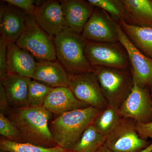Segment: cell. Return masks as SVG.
I'll return each instance as SVG.
<instances>
[{
    "label": "cell",
    "mask_w": 152,
    "mask_h": 152,
    "mask_svg": "<svg viewBox=\"0 0 152 152\" xmlns=\"http://www.w3.org/2000/svg\"><path fill=\"white\" fill-rule=\"evenodd\" d=\"M70 75L58 61H40L31 79L53 88L68 87Z\"/></svg>",
    "instance_id": "15"
},
{
    "label": "cell",
    "mask_w": 152,
    "mask_h": 152,
    "mask_svg": "<svg viewBox=\"0 0 152 152\" xmlns=\"http://www.w3.org/2000/svg\"><path fill=\"white\" fill-rule=\"evenodd\" d=\"M8 41L0 37V81L4 80L9 74L7 56V47Z\"/></svg>",
    "instance_id": "27"
},
{
    "label": "cell",
    "mask_w": 152,
    "mask_h": 152,
    "mask_svg": "<svg viewBox=\"0 0 152 152\" xmlns=\"http://www.w3.org/2000/svg\"><path fill=\"white\" fill-rule=\"evenodd\" d=\"M10 152L7 151H2V150H1V152Z\"/></svg>",
    "instance_id": "34"
},
{
    "label": "cell",
    "mask_w": 152,
    "mask_h": 152,
    "mask_svg": "<svg viewBox=\"0 0 152 152\" xmlns=\"http://www.w3.org/2000/svg\"><path fill=\"white\" fill-rule=\"evenodd\" d=\"M94 7L105 11L118 22L125 21L127 23L128 15L121 0H88Z\"/></svg>",
    "instance_id": "24"
},
{
    "label": "cell",
    "mask_w": 152,
    "mask_h": 152,
    "mask_svg": "<svg viewBox=\"0 0 152 152\" xmlns=\"http://www.w3.org/2000/svg\"><path fill=\"white\" fill-rule=\"evenodd\" d=\"M3 2L9 5L20 9L29 15H34L39 1L34 0H4Z\"/></svg>",
    "instance_id": "28"
},
{
    "label": "cell",
    "mask_w": 152,
    "mask_h": 152,
    "mask_svg": "<svg viewBox=\"0 0 152 152\" xmlns=\"http://www.w3.org/2000/svg\"><path fill=\"white\" fill-rule=\"evenodd\" d=\"M100 110L89 107L62 114L52 121L50 130L57 145L72 150Z\"/></svg>",
    "instance_id": "3"
},
{
    "label": "cell",
    "mask_w": 152,
    "mask_h": 152,
    "mask_svg": "<svg viewBox=\"0 0 152 152\" xmlns=\"http://www.w3.org/2000/svg\"><path fill=\"white\" fill-rule=\"evenodd\" d=\"M34 16L38 25L52 38L65 26L60 1L39 2Z\"/></svg>",
    "instance_id": "12"
},
{
    "label": "cell",
    "mask_w": 152,
    "mask_h": 152,
    "mask_svg": "<svg viewBox=\"0 0 152 152\" xmlns=\"http://www.w3.org/2000/svg\"><path fill=\"white\" fill-rule=\"evenodd\" d=\"M121 1L127 13L128 23L152 28V0H121Z\"/></svg>",
    "instance_id": "19"
},
{
    "label": "cell",
    "mask_w": 152,
    "mask_h": 152,
    "mask_svg": "<svg viewBox=\"0 0 152 152\" xmlns=\"http://www.w3.org/2000/svg\"><path fill=\"white\" fill-rule=\"evenodd\" d=\"M7 115L18 128L26 142L46 148L58 146L49 125L52 114L43 106L10 108Z\"/></svg>",
    "instance_id": "1"
},
{
    "label": "cell",
    "mask_w": 152,
    "mask_h": 152,
    "mask_svg": "<svg viewBox=\"0 0 152 152\" xmlns=\"http://www.w3.org/2000/svg\"><path fill=\"white\" fill-rule=\"evenodd\" d=\"M136 129L141 138L146 140L148 138L152 140V121L146 124L136 123Z\"/></svg>",
    "instance_id": "29"
},
{
    "label": "cell",
    "mask_w": 152,
    "mask_h": 152,
    "mask_svg": "<svg viewBox=\"0 0 152 152\" xmlns=\"http://www.w3.org/2000/svg\"><path fill=\"white\" fill-rule=\"evenodd\" d=\"M96 152H113L109 150L104 144L100 147Z\"/></svg>",
    "instance_id": "31"
},
{
    "label": "cell",
    "mask_w": 152,
    "mask_h": 152,
    "mask_svg": "<svg viewBox=\"0 0 152 152\" xmlns=\"http://www.w3.org/2000/svg\"><path fill=\"white\" fill-rule=\"evenodd\" d=\"M119 42L127 52L133 78L139 86L151 90L152 86V58L137 48L118 24Z\"/></svg>",
    "instance_id": "10"
},
{
    "label": "cell",
    "mask_w": 152,
    "mask_h": 152,
    "mask_svg": "<svg viewBox=\"0 0 152 152\" xmlns=\"http://www.w3.org/2000/svg\"><path fill=\"white\" fill-rule=\"evenodd\" d=\"M151 152H152V151H151Z\"/></svg>",
    "instance_id": "35"
},
{
    "label": "cell",
    "mask_w": 152,
    "mask_h": 152,
    "mask_svg": "<svg viewBox=\"0 0 152 152\" xmlns=\"http://www.w3.org/2000/svg\"><path fill=\"white\" fill-rule=\"evenodd\" d=\"M54 88L32 79L28 88L27 101L29 106L42 107L47 96Z\"/></svg>",
    "instance_id": "25"
},
{
    "label": "cell",
    "mask_w": 152,
    "mask_h": 152,
    "mask_svg": "<svg viewBox=\"0 0 152 152\" xmlns=\"http://www.w3.org/2000/svg\"><path fill=\"white\" fill-rule=\"evenodd\" d=\"M32 79L9 73L1 82L4 87L9 105L13 108H21L29 106L27 101L28 88Z\"/></svg>",
    "instance_id": "17"
},
{
    "label": "cell",
    "mask_w": 152,
    "mask_h": 152,
    "mask_svg": "<svg viewBox=\"0 0 152 152\" xmlns=\"http://www.w3.org/2000/svg\"><path fill=\"white\" fill-rule=\"evenodd\" d=\"M122 118L119 108L109 105L100 110L95 117L93 124L99 132L107 137L116 127Z\"/></svg>",
    "instance_id": "21"
},
{
    "label": "cell",
    "mask_w": 152,
    "mask_h": 152,
    "mask_svg": "<svg viewBox=\"0 0 152 152\" xmlns=\"http://www.w3.org/2000/svg\"><path fill=\"white\" fill-rule=\"evenodd\" d=\"M45 108L55 115L90 107L76 97L68 87L54 88L46 98Z\"/></svg>",
    "instance_id": "14"
},
{
    "label": "cell",
    "mask_w": 152,
    "mask_h": 152,
    "mask_svg": "<svg viewBox=\"0 0 152 152\" xmlns=\"http://www.w3.org/2000/svg\"><path fill=\"white\" fill-rule=\"evenodd\" d=\"M122 117L138 124L152 121V99L150 90L139 86L134 80L130 94L119 107Z\"/></svg>",
    "instance_id": "9"
},
{
    "label": "cell",
    "mask_w": 152,
    "mask_h": 152,
    "mask_svg": "<svg viewBox=\"0 0 152 152\" xmlns=\"http://www.w3.org/2000/svg\"><path fill=\"white\" fill-rule=\"evenodd\" d=\"M106 139L92 124L85 130L72 150L73 152H96L104 144Z\"/></svg>",
    "instance_id": "22"
},
{
    "label": "cell",
    "mask_w": 152,
    "mask_h": 152,
    "mask_svg": "<svg viewBox=\"0 0 152 152\" xmlns=\"http://www.w3.org/2000/svg\"><path fill=\"white\" fill-rule=\"evenodd\" d=\"M118 24L105 11L95 7L81 35L87 42H118Z\"/></svg>",
    "instance_id": "11"
},
{
    "label": "cell",
    "mask_w": 152,
    "mask_h": 152,
    "mask_svg": "<svg viewBox=\"0 0 152 152\" xmlns=\"http://www.w3.org/2000/svg\"><path fill=\"white\" fill-rule=\"evenodd\" d=\"M69 88L77 99L90 107L101 110L109 105L94 72L70 75Z\"/></svg>",
    "instance_id": "8"
},
{
    "label": "cell",
    "mask_w": 152,
    "mask_h": 152,
    "mask_svg": "<svg viewBox=\"0 0 152 152\" xmlns=\"http://www.w3.org/2000/svg\"><path fill=\"white\" fill-rule=\"evenodd\" d=\"M94 67L102 92L108 104L119 108L130 94L134 86L131 67L126 69Z\"/></svg>",
    "instance_id": "4"
},
{
    "label": "cell",
    "mask_w": 152,
    "mask_h": 152,
    "mask_svg": "<svg viewBox=\"0 0 152 152\" xmlns=\"http://www.w3.org/2000/svg\"><path fill=\"white\" fill-rule=\"evenodd\" d=\"M57 61L70 75L95 72L85 55L87 41L65 26L53 38Z\"/></svg>",
    "instance_id": "2"
},
{
    "label": "cell",
    "mask_w": 152,
    "mask_h": 152,
    "mask_svg": "<svg viewBox=\"0 0 152 152\" xmlns=\"http://www.w3.org/2000/svg\"><path fill=\"white\" fill-rule=\"evenodd\" d=\"M28 15L22 10L7 4L1 16V36L9 42H15L26 28Z\"/></svg>",
    "instance_id": "18"
},
{
    "label": "cell",
    "mask_w": 152,
    "mask_h": 152,
    "mask_svg": "<svg viewBox=\"0 0 152 152\" xmlns=\"http://www.w3.org/2000/svg\"><path fill=\"white\" fill-rule=\"evenodd\" d=\"M1 137L13 142H26L18 127L5 115L0 113Z\"/></svg>",
    "instance_id": "26"
},
{
    "label": "cell",
    "mask_w": 152,
    "mask_h": 152,
    "mask_svg": "<svg viewBox=\"0 0 152 152\" xmlns=\"http://www.w3.org/2000/svg\"><path fill=\"white\" fill-rule=\"evenodd\" d=\"M60 2L66 26L81 34L95 7L88 1L84 0H61Z\"/></svg>",
    "instance_id": "13"
},
{
    "label": "cell",
    "mask_w": 152,
    "mask_h": 152,
    "mask_svg": "<svg viewBox=\"0 0 152 152\" xmlns=\"http://www.w3.org/2000/svg\"><path fill=\"white\" fill-rule=\"evenodd\" d=\"M152 151V142L149 145L140 152H151Z\"/></svg>",
    "instance_id": "32"
},
{
    "label": "cell",
    "mask_w": 152,
    "mask_h": 152,
    "mask_svg": "<svg viewBox=\"0 0 152 152\" xmlns=\"http://www.w3.org/2000/svg\"><path fill=\"white\" fill-rule=\"evenodd\" d=\"M135 46L145 56L152 58V28L118 22Z\"/></svg>",
    "instance_id": "20"
},
{
    "label": "cell",
    "mask_w": 152,
    "mask_h": 152,
    "mask_svg": "<svg viewBox=\"0 0 152 152\" xmlns=\"http://www.w3.org/2000/svg\"><path fill=\"white\" fill-rule=\"evenodd\" d=\"M15 43L39 61L57 60L53 38L41 28L33 15H28L26 28Z\"/></svg>",
    "instance_id": "5"
},
{
    "label": "cell",
    "mask_w": 152,
    "mask_h": 152,
    "mask_svg": "<svg viewBox=\"0 0 152 152\" xmlns=\"http://www.w3.org/2000/svg\"><path fill=\"white\" fill-rule=\"evenodd\" d=\"M10 108L4 87L0 83V113L7 115Z\"/></svg>",
    "instance_id": "30"
},
{
    "label": "cell",
    "mask_w": 152,
    "mask_h": 152,
    "mask_svg": "<svg viewBox=\"0 0 152 152\" xmlns=\"http://www.w3.org/2000/svg\"><path fill=\"white\" fill-rule=\"evenodd\" d=\"M0 149L10 152H73L59 146L46 148L28 142H11L2 137L0 139Z\"/></svg>",
    "instance_id": "23"
},
{
    "label": "cell",
    "mask_w": 152,
    "mask_h": 152,
    "mask_svg": "<svg viewBox=\"0 0 152 152\" xmlns=\"http://www.w3.org/2000/svg\"><path fill=\"white\" fill-rule=\"evenodd\" d=\"M7 56L9 73L31 78L37 62L31 53L15 42H8Z\"/></svg>",
    "instance_id": "16"
},
{
    "label": "cell",
    "mask_w": 152,
    "mask_h": 152,
    "mask_svg": "<svg viewBox=\"0 0 152 152\" xmlns=\"http://www.w3.org/2000/svg\"><path fill=\"white\" fill-rule=\"evenodd\" d=\"M93 66L126 69L131 67L127 52L120 42H87L85 50Z\"/></svg>",
    "instance_id": "6"
},
{
    "label": "cell",
    "mask_w": 152,
    "mask_h": 152,
    "mask_svg": "<svg viewBox=\"0 0 152 152\" xmlns=\"http://www.w3.org/2000/svg\"><path fill=\"white\" fill-rule=\"evenodd\" d=\"M151 143L139 136L134 120L122 118L116 127L106 137L104 145L113 152H140Z\"/></svg>",
    "instance_id": "7"
},
{
    "label": "cell",
    "mask_w": 152,
    "mask_h": 152,
    "mask_svg": "<svg viewBox=\"0 0 152 152\" xmlns=\"http://www.w3.org/2000/svg\"><path fill=\"white\" fill-rule=\"evenodd\" d=\"M150 91H151V98L152 99V86L151 88V90H150Z\"/></svg>",
    "instance_id": "33"
}]
</instances>
